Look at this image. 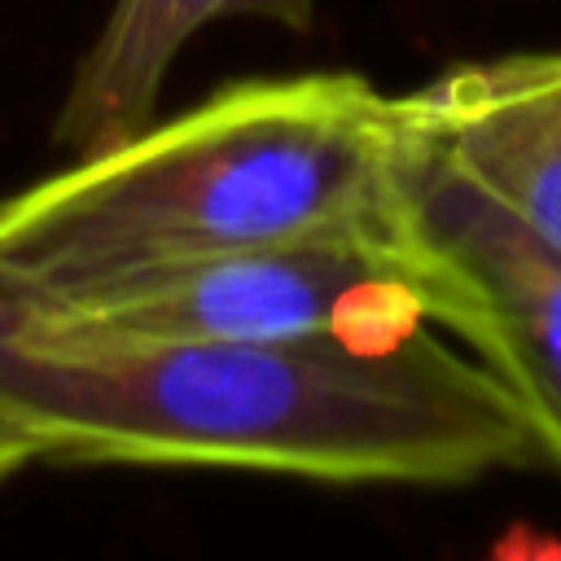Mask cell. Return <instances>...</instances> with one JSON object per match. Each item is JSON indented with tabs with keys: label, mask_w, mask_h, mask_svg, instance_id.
<instances>
[{
	"label": "cell",
	"mask_w": 561,
	"mask_h": 561,
	"mask_svg": "<svg viewBox=\"0 0 561 561\" xmlns=\"http://www.w3.org/2000/svg\"><path fill=\"white\" fill-rule=\"evenodd\" d=\"M22 298L53 324L184 342H294L320 333L394 342L443 316V280L408 241L403 219L399 228L320 232L75 294L22 289Z\"/></svg>",
	"instance_id": "3"
},
{
	"label": "cell",
	"mask_w": 561,
	"mask_h": 561,
	"mask_svg": "<svg viewBox=\"0 0 561 561\" xmlns=\"http://www.w3.org/2000/svg\"><path fill=\"white\" fill-rule=\"evenodd\" d=\"M408 105L451 167L561 250V48L460 61Z\"/></svg>",
	"instance_id": "5"
},
{
	"label": "cell",
	"mask_w": 561,
	"mask_h": 561,
	"mask_svg": "<svg viewBox=\"0 0 561 561\" xmlns=\"http://www.w3.org/2000/svg\"><path fill=\"white\" fill-rule=\"evenodd\" d=\"M224 18H263L302 35L316 26V0H114L70 75L53 140L83 158L149 127L175 57Z\"/></svg>",
	"instance_id": "6"
},
{
	"label": "cell",
	"mask_w": 561,
	"mask_h": 561,
	"mask_svg": "<svg viewBox=\"0 0 561 561\" xmlns=\"http://www.w3.org/2000/svg\"><path fill=\"white\" fill-rule=\"evenodd\" d=\"M0 421L57 460L320 482H469L539 456L513 390L425 329L394 342L118 337L44 320L4 276Z\"/></svg>",
	"instance_id": "1"
},
{
	"label": "cell",
	"mask_w": 561,
	"mask_h": 561,
	"mask_svg": "<svg viewBox=\"0 0 561 561\" xmlns=\"http://www.w3.org/2000/svg\"><path fill=\"white\" fill-rule=\"evenodd\" d=\"M408 96L351 70L241 79L0 197V276L75 294L342 228H399Z\"/></svg>",
	"instance_id": "2"
},
{
	"label": "cell",
	"mask_w": 561,
	"mask_h": 561,
	"mask_svg": "<svg viewBox=\"0 0 561 561\" xmlns=\"http://www.w3.org/2000/svg\"><path fill=\"white\" fill-rule=\"evenodd\" d=\"M399 219L443 280V324L513 390L539 456L561 469V250L451 167L416 114L399 162Z\"/></svg>",
	"instance_id": "4"
},
{
	"label": "cell",
	"mask_w": 561,
	"mask_h": 561,
	"mask_svg": "<svg viewBox=\"0 0 561 561\" xmlns=\"http://www.w3.org/2000/svg\"><path fill=\"white\" fill-rule=\"evenodd\" d=\"M495 561H561V539L557 535H535V530H513L504 535Z\"/></svg>",
	"instance_id": "7"
},
{
	"label": "cell",
	"mask_w": 561,
	"mask_h": 561,
	"mask_svg": "<svg viewBox=\"0 0 561 561\" xmlns=\"http://www.w3.org/2000/svg\"><path fill=\"white\" fill-rule=\"evenodd\" d=\"M31 460H39V451H35V443L26 438V434H18V430H9L4 421H0V482H9L22 465H31Z\"/></svg>",
	"instance_id": "8"
}]
</instances>
